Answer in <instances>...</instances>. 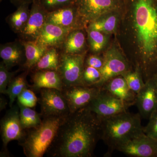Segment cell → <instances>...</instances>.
Instances as JSON below:
<instances>
[{"instance_id": "cell-33", "label": "cell", "mask_w": 157, "mask_h": 157, "mask_svg": "<svg viewBox=\"0 0 157 157\" xmlns=\"http://www.w3.org/2000/svg\"><path fill=\"white\" fill-rule=\"evenodd\" d=\"M149 122L144 127V132L146 135L157 140V111L149 119Z\"/></svg>"}, {"instance_id": "cell-15", "label": "cell", "mask_w": 157, "mask_h": 157, "mask_svg": "<svg viewBox=\"0 0 157 157\" xmlns=\"http://www.w3.org/2000/svg\"><path fill=\"white\" fill-rule=\"evenodd\" d=\"M46 23L52 24L70 30L85 27L78 14L76 4L47 13Z\"/></svg>"}, {"instance_id": "cell-20", "label": "cell", "mask_w": 157, "mask_h": 157, "mask_svg": "<svg viewBox=\"0 0 157 157\" xmlns=\"http://www.w3.org/2000/svg\"><path fill=\"white\" fill-rule=\"evenodd\" d=\"M81 29H82L70 31L61 45L63 53L69 54L85 53L86 38L84 32Z\"/></svg>"}, {"instance_id": "cell-34", "label": "cell", "mask_w": 157, "mask_h": 157, "mask_svg": "<svg viewBox=\"0 0 157 157\" xmlns=\"http://www.w3.org/2000/svg\"><path fill=\"white\" fill-rule=\"evenodd\" d=\"M104 64V57L100 56L97 54L91 55L85 59V66L92 67L99 70L102 68Z\"/></svg>"}, {"instance_id": "cell-16", "label": "cell", "mask_w": 157, "mask_h": 157, "mask_svg": "<svg viewBox=\"0 0 157 157\" xmlns=\"http://www.w3.org/2000/svg\"><path fill=\"white\" fill-rule=\"evenodd\" d=\"M32 90L40 91L42 89H55L63 91V83L58 71L53 70H35L32 76Z\"/></svg>"}, {"instance_id": "cell-31", "label": "cell", "mask_w": 157, "mask_h": 157, "mask_svg": "<svg viewBox=\"0 0 157 157\" xmlns=\"http://www.w3.org/2000/svg\"><path fill=\"white\" fill-rule=\"evenodd\" d=\"M3 62L0 64V93L6 94L8 86L17 71L10 72Z\"/></svg>"}, {"instance_id": "cell-32", "label": "cell", "mask_w": 157, "mask_h": 157, "mask_svg": "<svg viewBox=\"0 0 157 157\" xmlns=\"http://www.w3.org/2000/svg\"><path fill=\"white\" fill-rule=\"evenodd\" d=\"M17 99V103L30 108L35 107L39 101L33 90L28 88L23 91Z\"/></svg>"}, {"instance_id": "cell-35", "label": "cell", "mask_w": 157, "mask_h": 157, "mask_svg": "<svg viewBox=\"0 0 157 157\" xmlns=\"http://www.w3.org/2000/svg\"><path fill=\"white\" fill-rule=\"evenodd\" d=\"M36 0H10L11 2L17 7L25 4L31 5Z\"/></svg>"}, {"instance_id": "cell-5", "label": "cell", "mask_w": 157, "mask_h": 157, "mask_svg": "<svg viewBox=\"0 0 157 157\" xmlns=\"http://www.w3.org/2000/svg\"><path fill=\"white\" fill-rule=\"evenodd\" d=\"M85 57V53L69 54L62 52L60 55L58 71L63 83V89L75 86H83L82 76Z\"/></svg>"}, {"instance_id": "cell-18", "label": "cell", "mask_w": 157, "mask_h": 157, "mask_svg": "<svg viewBox=\"0 0 157 157\" xmlns=\"http://www.w3.org/2000/svg\"><path fill=\"white\" fill-rule=\"evenodd\" d=\"M71 31L56 25L46 23L36 41L47 48H56L61 46Z\"/></svg>"}, {"instance_id": "cell-37", "label": "cell", "mask_w": 157, "mask_h": 157, "mask_svg": "<svg viewBox=\"0 0 157 157\" xmlns=\"http://www.w3.org/2000/svg\"><path fill=\"white\" fill-rule=\"evenodd\" d=\"M156 76H157V75H156Z\"/></svg>"}, {"instance_id": "cell-27", "label": "cell", "mask_w": 157, "mask_h": 157, "mask_svg": "<svg viewBox=\"0 0 157 157\" xmlns=\"http://www.w3.org/2000/svg\"><path fill=\"white\" fill-rule=\"evenodd\" d=\"M87 30L91 50L96 54L101 52L107 45V39L106 34L95 30L87 29Z\"/></svg>"}, {"instance_id": "cell-4", "label": "cell", "mask_w": 157, "mask_h": 157, "mask_svg": "<svg viewBox=\"0 0 157 157\" xmlns=\"http://www.w3.org/2000/svg\"><path fill=\"white\" fill-rule=\"evenodd\" d=\"M65 117H43L36 128L25 131V134L19 144L27 157H42L46 153L56 136Z\"/></svg>"}, {"instance_id": "cell-23", "label": "cell", "mask_w": 157, "mask_h": 157, "mask_svg": "<svg viewBox=\"0 0 157 157\" xmlns=\"http://www.w3.org/2000/svg\"><path fill=\"white\" fill-rule=\"evenodd\" d=\"M29 5L25 4L17 7V10L9 14L6 21L14 33L18 34L22 32L29 17Z\"/></svg>"}, {"instance_id": "cell-12", "label": "cell", "mask_w": 157, "mask_h": 157, "mask_svg": "<svg viewBox=\"0 0 157 157\" xmlns=\"http://www.w3.org/2000/svg\"><path fill=\"white\" fill-rule=\"evenodd\" d=\"M100 90L95 86L78 85L64 89L62 93L67 102L70 112H73L87 107Z\"/></svg>"}, {"instance_id": "cell-11", "label": "cell", "mask_w": 157, "mask_h": 157, "mask_svg": "<svg viewBox=\"0 0 157 157\" xmlns=\"http://www.w3.org/2000/svg\"><path fill=\"white\" fill-rule=\"evenodd\" d=\"M117 151L130 157H157V140L144 132L128 140Z\"/></svg>"}, {"instance_id": "cell-36", "label": "cell", "mask_w": 157, "mask_h": 157, "mask_svg": "<svg viewBox=\"0 0 157 157\" xmlns=\"http://www.w3.org/2000/svg\"><path fill=\"white\" fill-rule=\"evenodd\" d=\"M7 104V101L2 97H1V99H0V110L1 111L6 108Z\"/></svg>"}, {"instance_id": "cell-3", "label": "cell", "mask_w": 157, "mask_h": 157, "mask_svg": "<svg viewBox=\"0 0 157 157\" xmlns=\"http://www.w3.org/2000/svg\"><path fill=\"white\" fill-rule=\"evenodd\" d=\"M141 116L128 111L101 120V139L108 147L107 155L144 132Z\"/></svg>"}, {"instance_id": "cell-19", "label": "cell", "mask_w": 157, "mask_h": 157, "mask_svg": "<svg viewBox=\"0 0 157 157\" xmlns=\"http://www.w3.org/2000/svg\"><path fill=\"white\" fill-rule=\"evenodd\" d=\"M0 56L9 70L21 63L25 59L24 46L21 40L1 45Z\"/></svg>"}, {"instance_id": "cell-22", "label": "cell", "mask_w": 157, "mask_h": 157, "mask_svg": "<svg viewBox=\"0 0 157 157\" xmlns=\"http://www.w3.org/2000/svg\"><path fill=\"white\" fill-rule=\"evenodd\" d=\"M25 50V60L24 67L27 71L33 70L48 48L36 41H21Z\"/></svg>"}, {"instance_id": "cell-10", "label": "cell", "mask_w": 157, "mask_h": 157, "mask_svg": "<svg viewBox=\"0 0 157 157\" xmlns=\"http://www.w3.org/2000/svg\"><path fill=\"white\" fill-rule=\"evenodd\" d=\"M1 134L4 150L2 155L4 153L6 155V153H8L7 149L8 144L13 140L20 142L25 134V131L23 129L21 123L17 104L10 107L1 120Z\"/></svg>"}, {"instance_id": "cell-1", "label": "cell", "mask_w": 157, "mask_h": 157, "mask_svg": "<svg viewBox=\"0 0 157 157\" xmlns=\"http://www.w3.org/2000/svg\"><path fill=\"white\" fill-rule=\"evenodd\" d=\"M100 139L101 120L85 107L65 117L46 154L52 157H92Z\"/></svg>"}, {"instance_id": "cell-7", "label": "cell", "mask_w": 157, "mask_h": 157, "mask_svg": "<svg viewBox=\"0 0 157 157\" xmlns=\"http://www.w3.org/2000/svg\"><path fill=\"white\" fill-rule=\"evenodd\" d=\"M132 107L105 90L101 89L95 98L86 107L100 120L128 111Z\"/></svg>"}, {"instance_id": "cell-30", "label": "cell", "mask_w": 157, "mask_h": 157, "mask_svg": "<svg viewBox=\"0 0 157 157\" xmlns=\"http://www.w3.org/2000/svg\"><path fill=\"white\" fill-rule=\"evenodd\" d=\"M76 0H39L42 7L48 12L74 5Z\"/></svg>"}, {"instance_id": "cell-8", "label": "cell", "mask_w": 157, "mask_h": 157, "mask_svg": "<svg viewBox=\"0 0 157 157\" xmlns=\"http://www.w3.org/2000/svg\"><path fill=\"white\" fill-rule=\"evenodd\" d=\"M39 102L42 117L50 116L66 117L70 113L67 102L62 91L55 89L40 90Z\"/></svg>"}, {"instance_id": "cell-14", "label": "cell", "mask_w": 157, "mask_h": 157, "mask_svg": "<svg viewBox=\"0 0 157 157\" xmlns=\"http://www.w3.org/2000/svg\"><path fill=\"white\" fill-rule=\"evenodd\" d=\"M31 5L28 21L19 34L21 41H36L46 23L48 12L41 6L39 0H36Z\"/></svg>"}, {"instance_id": "cell-25", "label": "cell", "mask_w": 157, "mask_h": 157, "mask_svg": "<svg viewBox=\"0 0 157 157\" xmlns=\"http://www.w3.org/2000/svg\"><path fill=\"white\" fill-rule=\"evenodd\" d=\"M28 72L29 71L26 70L24 73L14 77L8 86L6 94L9 96V105L10 107L13 106L15 99H17L20 94L29 87L26 80Z\"/></svg>"}, {"instance_id": "cell-26", "label": "cell", "mask_w": 157, "mask_h": 157, "mask_svg": "<svg viewBox=\"0 0 157 157\" xmlns=\"http://www.w3.org/2000/svg\"><path fill=\"white\" fill-rule=\"evenodd\" d=\"M59 59L60 55L56 48H48L33 69L35 70H53L58 71Z\"/></svg>"}, {"instance_id": "cell-29", "label": "cell", "mask_w": 157, "mask_h": 157, "mask_svg": "<svg viewBox=\"0 0 157 157\" xmlns=\"http://www.w3.org/2000/svg\"><path fill=\"white\" fill-rule=\"evenodd\" d=\"M100 70L92 67L85 66L82 76V85L95 86L101 80Z\"/></svg>"}, {"instance_id": "cell-28", "label": "cell", "mask_w": 157, "mask_h": 157, "mask_svg": "<svg viewBox=\"0 0 157 157\" xmlns=\"http://www.w3.org/2000/svg\"><path fill=\"white\" fill-rule=\"evenodd\" d=\"M122 76L126 80L129 87L137 94L145 84L142 72L138 67H135L134 71L129 70Z\"/></svg>"}, {"instance_id": "cell-17", "label": "cell", "mask_w": 157, "mask_h": 157, "mask_svg": "<svg viewBox=\"0 0 157 157\" xmlns=\"http://www.w3.org/2000/svg\"><path fill=\"white\" fill-rule=\"evenodd\" d=\"M101 89L105 90L131 106L135 104L137 94L129 87L126 80L122 75L109 79Z\"/></svg>"}, {"instance_id": "cell-6", "label": "cell", "mask_w": 157, "mask_h": 157, "mask_svg": "<svg viewBox=\"0 0 157 157\" xmlns=\"http://www.w3.org/2000/svg\"><path fill=\"white\" fill-rule=\"evenodd\" d=\"M75 4L86 26L103 14L119 11L124 2L123 0H76Z\"/></svg>"}, {"instance_id": "cell-9", "label": "cell", "mask_w": 157, "mask_h": 157, "mask_svg": "<svg viewBox=\"0 0 157 157\" xmlns=\"http://www.w3.org/2000/svg\"><path fill=\"white\" fill-rule=\"evenodd\" d=\"M104 65L100 70L101 80L95 86L100 89L109 79L131 70L126 59L115 46L109 48L104 54Z\"/></svg>"}, {"instance_id": "cell-21", "label": "cell", "mask_w": 157, "mask_h": 157, "mask_svg": "<svg viewBox=\"0 0 157 157\" xmlns=\"http://www.w3.org/2000/svg\"><path fill=\"white\" fill-rule=\"evenodd\" d=\"M118 11H111L101 15L88 25L87 29L95 30L105 34L114 33L119 21Z\"/></svg>"}, {"instance_id": "cell-2", "label": "cell", "mask_w": 157, "mask_h": 157, "mask_svg": "<svg viewBox=\"0 0 157 157\" xmlns=\"http://www.w3.org/2000/svg\"><path fill=\"white\" fill-rule=\"evenodd\" d=\"M139 49L135 67L144 82L157 75V0H128Z\"/></svg>"}, {"instance_id": "cell-24", "label": "cell", "mask_w": 157, "mask_h": 157, "mask_svg": "<svg viewBox=\"0 0 157 157\" xmlns=\"http://www.w3.org/2000/svg\"><path fill=\"white\" fill-rule=\"evenodd\" d=\"M19 108L20 119L21 126L26 131L36 128L42 123L41 113H38L30 107H25L17 103Z\"/></svg>"}, {"instance_id": "cell-13", "label": "cell", "mask_w": 157, "mask_h": 157, "mask_svg": "<svg viewBox=\"0 0 157 157\" xmlns=\"http://www.w3.org/2000/svg\"><path fill=\"white\" fill-rule=\"evenodd\" d=\"M136 106L139 114L144 118H150L157 111V76L145 82V84L137 94Z\"/></svg>"}]
</instances>
